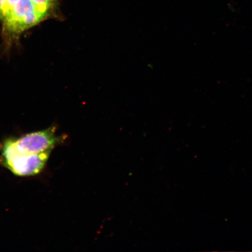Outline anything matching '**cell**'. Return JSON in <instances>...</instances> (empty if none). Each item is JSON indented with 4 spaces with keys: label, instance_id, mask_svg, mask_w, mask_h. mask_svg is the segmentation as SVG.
Returning a JSON list of instances; mask_svg holds the SVG:
<instances>
[{
    "label": "cell",
    "instance_id": "6da1fadb",
    "mask_svg": "<svg viewBox=\"0 0 252 252\" xmlns=\"http://www.w3.org/2000/svg\"><path fill=\"white\" fill-rule=\"evenodd\" d=\"M56 134L55 127L33 132L19 137H9L0 144V149L23 155L31 156L52 151L65 141Z\"/></svg>",
    "mask_w": 252,
    "mask_h": 252
},
{
    "label": "cell",
    "instance_id": "7a4b0ae2",
    "mask_svg": "<svg viewBox=\"0 0 252 252\" xmlns=\"http://www.w3.org/2000/svg\"><path fill=\"white\" fill-rule=\"evenodd\" d=\"M43 20L31 0H20L2 20L3 34L7 42L11 43L24 31Z\"/></svg>",
    "mask_w": 252,
    "mask_h": 252
},
{
    "label": "cell",
    "instance_id": "3957f363",
    "mask_svg": "<svg viewBox=\"0 0 252 252\" xmlns=\"http://www.w3.org/2000/svg\"><path fill=\"white\" fill-rule=\"evenodd\" d=\"M52 152L26 156L0 149V165L19 177L38 175L47 164Z\"/></svg>",
    "mask_w": 252,
    "mask_h": 252
},
{
    "label": "cell",
    "instance_id": "277c9868",
    "mask_svg": "<svg viewBox=\"0 0 252 252\" xmlns=\"http://www.w3.org/2000/svg\"><path fill=\"white\" fill-rule=\"evenodd\" d=\"M37 12L43 19L46 18L55 5L56 0H31Z\"/></svg>",
    "mask_w": 252,
    "mask_h": 252
},
{
    "label": "cell",
    "instance_id": "5b68a950",
    "mask_svg": "<svg viewBox=\"0 0 252 252\" xmlns=\"http://www.w3.org/2000/svg\"><path fill=\"white\" fill-rule=\"evenodd\" d=\"M20 1V0H6L4 17L6 14L11 10V9L14 7V5ZM3 17V18H4ZM3 20V19H2Z\"/></svg>",
    "mask_w": 252,
    "mask_h": 252
},
{
    "label": "cell",
    "instance_id": "8992f818",
    "mask_svg": "<svg viewBox=\"0 0 252 252\" xmlns=\"http://www.w3.org/2000/svg\"><path fill=\"white\" fill-rule=\"evenodd\" d=\"M5 3L6 0H0V20L1 21L4 17Z\"/></svg>",
    "mask_w": 252,
    "mask_h": 252
}]
</instances>
